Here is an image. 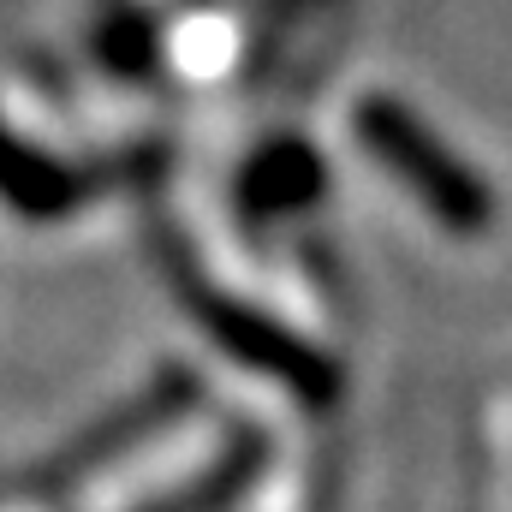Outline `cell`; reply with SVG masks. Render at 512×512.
<instances>
[{
  "instance_id": "obj_1",
  "label": "cell",
  "mask_w": 512,
  "mask_h": 512,
  "mask_svg": "<svg viewBox=\"0 0 512 512\" xmlns=\"http://www.w3.org/2000/svg\"><path fill=\"white\" fill-rule=\"evenodd\" d=\"M352 137L364 143V155L382 167L387 179H399L435 227L477 239L495 227V191L489 179L441 137L435 126H423L399 96H364L352 108Z\"/></svg>"
},
{
  "instance_id": "obj_2",
  "label": "cell",
  "mask_w": 512,
  "mask_h": 512,
  "mask_svg": "<svg viewBox=\"0 0 512 512\" xmlns=\"http://www.w3.org/2000/svg\"><path fill=\"white\" fill-rule=\"evenodd\" d=\"M173 286H179V304L197 316V328H203L233 364H245L256 376L280 382L304 411H334V405H340L346 370H340L322 346H310L304 334H292L280 316H268V310H256L245 298L209 286V280L191 274L185 262H173Z\"/></svg>"
},
{
  "instance_id": "obj_3",
  "label": "cell",
  "mask_w": 512,
  "mask_h": 512,
  "mask_svg": "<svg viewBox=\"0 0 512 512\" xmlns=\"http://www.w3.org/2000/svg\"><path fill=\"white\" fill-rule=\"evenodd\" d=\"M197 399H203V376H197V370H185V364L155 370V376L126 399V405L102 411V417H96V423H84L66 447H54V453L24 477V489H30V495H66V489L90 483L96 471L120 465V459L137 453L143 441L167 435V429L197 405Z\"/></svg>"
},
{
  "instance_id": "obj_4",
  "label": "cell",
  "mask_w": 512,
  "mask_h": 512,
  "mask_svg": "<svg viewBox=\"0 0 512 512\" xmlns=\"http://www.w3.org/2000/svg\"><path fill=\"white\" fill-rule=\"evenodd\" d=\"M239 209L251 221H280V215H304L328 197V161L316 143L304 137H268L251 161L239 167Z\"/></svg>"
},
{
  "instance_id": "obj_5",
  "label": "cell",
  "mask_w": 512,
  "mask_h": 512,
  "mask_svg": "<svg viewBox=\"0 0 512 512\" xmlns=\"http://www.w3.org/2000/svg\"><path fill=\"white\" fill-rule=\"evenodd\" d=\"M90 185H96L90 173L66 167L60 155H48L36 143H24L18 131L0 120V197L24 221H66V215H78Z\"/></svg>"
},
{
  "instance_id": "obj_6",
  "label": "cell",
  "mask_w": 512,
  "mask_h": 512,
  "mask_svg": "<svg viewBox=\"0 0 512 512\" xmlns=\"http://www.w3.org/2000/svg\"><path fill=\"white\" fill-rule=\"evenodd\" d=\"M256 471H262V435L245 429V435H233L221 447V459H209L197 477L173 483L167 495H155L149 507H137V512H227L256 483Z\"/></svg>"
},
{
  "instance_id": "obj_7",
  "label": "cell",
  "mask_w": 512,
  "mask_h": 512,
  "mask_svg": "<svg viewBox=\"0 0 512 512\" xmlns=\"http://www.w3.org/2000/svg\"><path fill=\"white\" fill-rule=\"evenodd\" d=\"M96 54L120 72V78H149L155 60H161V42H155V24L143 12H114L102 30H96Z\"/></svg>"
}]
</instances>
